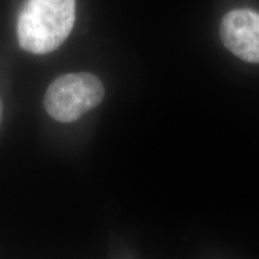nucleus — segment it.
Masks as SVG:
<instances>
[{"instance_id": "nucleus-1", "label": "nucleus", "mask_w": 259, "mask_h": 259, "mask_svg": "<svg viewBox=\"0 0 259 259\" xmlns=\"http://www.w3.org/2000/svg\"><path fill=\"white\" fill-rule=\"evenodd\" d=\"M76 21V0H25L17 17L19 46L47 54L66 41Z\"/></svg>"}, {"instance_id": "nucleus-2", "label": "nucleus", "mask_w": 259, "mask_h": 259, "mask_svg": "<svg viewBox=\"0 0 259 259\" xmlns=\"http://www.w3.org/2000/svg\"><path fill=\"white\" fill-rule=\"evenodd\" d=\"M103 97L105 88L96 76L88 72L67 73L48 87L44 106L51 118L69 124L99 106Z\"/></svg>"}, {"instance_id": "nucleus-3", "label": "nucleus", "mask_w": 259, "mask_h": 259, "mask_svg": "<svg viewBox=\"0 0 259 259\" xmlns=\"http://www.w3.org/2000/svg\"><path fill=\"white\" fill-rule=\"evenodd\" d=\"M220 35L227 50L241 60L259 64V15L247 9L233 10L222 18Z\"/></svg>"}, {"instance_id": "nucleus-4", "label": "nucleus", "mask_w": 259, "mask_h": 259, "mask_svg": "<svg viewBox=\"0 0 259 259\" xmlns=\"http://www.w3.org/2000/svg\"><path fill=\"white\" fill-rule=\"evenodd\" d=\"M2 115H3V105H2V100H0V122H2Z\"/></svg>"}]
</instances>
